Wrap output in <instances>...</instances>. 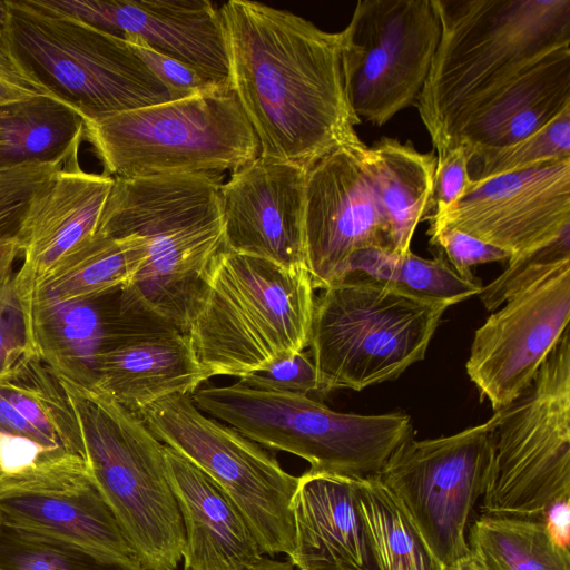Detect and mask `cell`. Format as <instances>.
I'll list each match as a JSON object with an SVG mask.
<instances>
[{"label": "cell", "instance_id": "obj_1", "mask_svg": "<svg viewBox=\"0 0 570 570\" xmlns=\"http://www.w3.org/2000/svg\"><path fill=\"white\" fill-rule=\"evenodd\" d=\"M228 82L259 145V157L308 169L360 139L342 31L249 0L219 9Z\"/></svg>", "mask_w": 570, "mask_h": 570}, {"label": "cell", "instance_id": "obj_2", "mask_svg": "<svg viewBox=\"0 0 570 570\" xmlns=\"http://www.w3.org/2000/svg\"><path fill=\"white\" fill-rule=\"evenodd\" d=\"M441 38L415 101L436 158L468 117L550 52L570 46V0H434Z\"/></svg>", "mask_w": 570, "mask_h": 570}, {"label": "cell", "instance_id": "obj_3", "mask_svg": "<svg viewBox=\"0 0 570 570\" xmlns=\"http://www.w3.org/2000/svg\"><path fill=\"white\" fill-rule=\"evenodd\" d=\"M222 176L114 179L98 233L140 237L147 258L122 289L183 333L224 248Z\"/></svg>", "mask_w": 570, "mask_h": 570}, {"label": "cell", "instance_id": "obj_4", "mask_svg": "<svg viewBox=\"0 0 570 570\" xmlns=\"http://www.w3.org/2000/svg\"><path fill=\"white\" fill-rule=\"evenodd\" d=\"M314 291L307 269H286L224 246L186 328L208 375L242 377L304 351L309 344Z\"/></svg>", "mask_w": 570, "mask_h": 570}, {"label": "cell", "instance_id": "obj_5", "mask_svg": "<svg viewBox=\"0 0 570 570\" xmlns=\"http://www.w3.org/2000/svg\"><path fill=\"white\" fill-rule=\"evenodd\" d=\"M105 175L134 179L223 176L259 155L256 135L229 82L179 99L85 121Z\"/></svg>", "mask_w": 570, "mask_h": 570}, {"label": "cell", "instance_id": "obj_6", "mask_svg": "<svg viewBox=\"0 0 570 570\" xmlns=\"http://www.w3.org/2000/svg\"><path fill=\"white\" fill-rule=\"evenodd\" d=\"M60 382L81 428L92 480L140 567L177 570L185 530L167 476L165 444L138 414L109 395Z\"/></svg>", "mask_w": 570, "mask_h": 570}, {"label": "cell", "instance_id": "obj_7", "mask_svg": "<svg viewBox=\"0 0 570 570\" xmlns=\"http://www.w3.org/2000/svg\"><path fill=\"white\" fill-rule=\"evenodd\" d=\"M4 2L7 33L18 62L85 121L177 99L126 40L46 0Z\"/></svg>", "mask_w": 570, "mask_h": 570}, {"label": "cell", "instance_id": "obj_8", "mask_svg": "<svg viewBox=\"0 0 570 570\" xmlns=\"http://www.w3.org/2000/svg\"><path fill=\"white\" fill-rule=\"evenodd\" d=\"M450 306L360 275L322 289L315 297L308 344L321 394L361 391L399 377L424 360Z\"/></svg>", "mask_w": 570, "mask_h": 570}, {"label": "cell", "instance_id": "obj_9", "mask_svg": "<svg viewBox=\"0 0 570 570\" xmlns=\"http://www.w3.org/2000/svg\"><path fill=\"white\" fill-rule=\"evenodd\" d=\"M190 396L203 413L263 448L307 461L315 472L377 474L413 438L411 417L403 413H342L307 395L261 391L239 382L199 387Z\"/></svg>", "mask_w": 570, "mask_h": 570}, {"label": "cell", "instance_id": "obj_10", "mask_svg": "<svg viewBox=\"0 0 570 570\" xmlns=\"http://www.w3.org/2000/svg\"><path fill=\"white\" fill-rule=\"evenodd\" d=\"M485 515L546 519L570 499V333L563 332L532 383L494 411Z\"/></svg>", "mask_w": 570, "mask_h": 570}, {"label": "cell", "instance_id": "obj_11", "mask_svg": "<svg viewBox=\"0 0 570 570\" xmlns=\"http://www.w3.org/2000/svg\"><path fill=\"white\" fill-rule=\"evenodd\" d=\"M153 434L207 475L234 501L264 556L295 550L292 499L298 476L234 428L203 413L188 394L167 396L138 414Z\"/></svg>", "mask_w": 570, "mask_h": 570}, {"label": "cell", "instance_id": "obj_12", "mask_svg": "<svg viewBox=\"0 0 570 570\" xmlns=\"http://www.w3.org/2000/svg\"><path fill=\"white\" fill-rule=\"evenodd\" d=\"M0 525L22 544L57 548L104 564L141 568L87 462L76 455L41 458L21 471L3 474Z\"/></svg>", "mask_w": 570, "mask_h": 570}, {"label": "cell", "instance_id": "obj_13", "mask_svg": "<svg viewBox=\"0 0 570 570\" xmlns=\"http://www.w3.org/2000/svg\"><path fill=\"white\" fill-rule=\"evenodd\" d=\"M493 430L491 416L448 436L412 438L377 473L444 567L471 553L469 524L489 479Z\"/></svg>", "mask_w": 570, "mask_h": 570}, {"label": "cell", "instance_id": "obj_14", "mask_svg": "<svg viewBox=\"0 0 570 570\" xmlns=\"http://www.w3.org/2000/svg\"><path fill=\"white\" fill-rule=\"evenodd\" d=\"M342 33L348 100L361 121L381 127L415 105L441 38L434 0H360Z\"/></svg>", "mask_w": 570, "mask_h": 570}, {"label": "cell", "instance_id": "obj_15", "mask_svg": "<svg viewBox=\"0 0 570 570\" xmlns=\"http://www.w3.org/2000/svg\"><path fill=\"white\" fill-rule=\"evenodd\" d=\"M464 232L512 262L570 234V159L471 180L446 210L428 219Z\"/></svg>", "mask_w": 570, "mask_h": 570}, {"label": "cell", "instance_id": "obj_16", "mask_svg": "<svg viewBox=\"0 0 570 570\" xmlns=\"http://www.w3.org/2000/svg\"><path fill=\"white\" fill-rule=\"evenodd\" d=\"M570 320V265L508 299L474 333L465 368L498 411L532 383Z\"/></svg>", "mask_w": 570, "mask_h": 570}, {"label": "cell", "instance_id": "obj_17", "mask_svg": "<svg viewBox=\"0 0 570 570\" xmlns=\"http://www.w3.org/2000/svg\"><path fill=\"white\" fill-rule=\"evenodd\" d=\"M366 147L361 139L344 144L306 169L304 252L314 289L344 281L357 252L390 249L364 167Z\"/></svg>", "mask_w": 570, "mask_h": 570}, {"label": "cell", "instance_id": "obj_18", "mask_svg": "<svg viewBox=\"0 0 570 570\" xmlns=\"http://www.w3.org/2000/svg\"><path fill=\"white\" fill-rule=\"evenodd\" d=\"M306 169L257 156L220 185L224 246L306 269L304 207Z\"/></svg>", "mask_w": 570, "mask_h": 570}, {"label": "cell", "instance_id": "obj_19", "mask_svg": "<svg viewBox=\"0 0 570 570\" xmlns=\"http://www.w3.org/2000/svg\"><path fill=\"white\" fill-rule=\"evenodd\" d=\"M89 26L150 48L196 69L215 85L228 81L219 10L207 0H46Z\"/></svg>", "mask_w": 570, "mask_h": 570}, {"label": "cell", "instance_id": "obj_20", "mask_svg": "<svg viewBox=\"0 0 570 570\" xmlns=\"http://www.w3.org/2000/svg\"><path fill=\"white\" fill-rule=\"evenodd\" d=\"M120 288L89 299L32 297L37 352L58 379L92 389L99 358L112 345L173 325L140 303L122 298Z\"/></svg>", "mask_w": 570, "mask_h": 570}, {"label": "cell", "instance_id": "obj_21", "mask_svg": "<svg viewBox=\"0 0 570 570\" xmlns=\"http://www.w3.org/2000/svg\"><path fill=\"white\" fill-rule=\"evenodd\" d=\"M114 178L81 169L78 153L35 194L16 236L22 264L14 277L32 294L70 254L98 233Z\"/></svg>", "mask_w": 570, "mask_h": 570}, {"label": "cell", "instance_id": "obj_22", "mask_svg": "<svg viewBox=\"0 0 570 570\" xmlns=\"http://www.w3.org/2000/svg\"><path fill=\"white\" fill-rule=\"evenodd\" d=\"M358 478L307 470L291 508L297 569L380 570L358 503Z\"/></svg>", "mask_w": 570, "mask_h": 570}, {"label": "cell", "instance_id": "obj_23", "mask_svg": "<svg viewBox=\"0 0 570 570\" xmlns=\"http://www.w3.org/2000/svg\"><path fill=\"white\" fill-rule=\"evenodd\" d=\"M164 454L185 530L183 570H245L258 562L264 554L228 494L170 446Z\"/></svg>", "mask_w": 570, "mask_h": 570}, {"label": "cell", "instance_id": "obj_24", "mask_svg": "<svg viewBox=\"0 0 570 570\" xmlns=\"http://www.w3.org/2000/svg\"><path fill=\"white\" fill-rule=\"evenodd\" d=\"M210 376L186 333L168 326L127 337L99 358L94 389L136 414L174 395H191Z\"/></svg>", "mask_w": 570, "mask_h": 570}, {"label": "cell", "instance_id": "obj_25", "mask_svg": "<svg viewBox=\"0 0 570 570\" xmlns=\"http://www.w3.org/2000/svg\"><path fill=\"white\" fill-rule=\"evenodd\" d=\"M568 107L570 46L550 52L481 105L461 126L451 148L464 145L474 150L517 142Z\"/></svg>", "mask_w": 570, "mask_h": 570}, {"label": "cell", "instance_id": "obj_26", "mask_svg": "<svg viewBox=\"0 0 570 570\" xmlns=\"http://www.w3.org/2000/svg\"><path fill=\"white\" fill-rule=\"evenodd\" d=\"M436 155L382 137L364 151V167L384 218L390 250L404 254L419 223L432 214Z\"/></svg>", "mask_w": 570, "mask_h": 570}, {"label": "cell", "instance_id": "obj_27", "mask_svg": "<svg viewBox=\"0 0 570 570\" xmlns=\"http://www.w3.org/2000/svg\"><path fill=\"white\" fill-rule=\"evenodd\" d=\"M85 136V120L49 95L0 105V170L28 164L63 165Z\"/></svg>", "mask_w": 570, "mask_h": 570}, {"label": "cell", "instance_id": "obj_28", "mask_svg": "<svg viewBox=\"0 0 570 570\" xmlns=\"http://www.w3.org/2000/svg\"><path fill=\"white\" fill-rule=\"evenodd\" d=\"M146 258L140 237L97 233L37 285L33 297L78 301L106 295L130 283Z\"/></svg>", "mask_w": 570, "mask_h": 570}, {"label": "cell", "instance_id": "obj_29", "mask_svg": "<svg viewBox=\"0 0 570 570\" xmlns=\"http://www.w3.org/2000/svg\"><path fill=\"white\" fill-rule=\"evenodd\" d=\"M468 543L488 570H570L568 546L546 519L483 514L470 525Z\"/></svg>", "mask_w": 570, "mask_h": 570}, {"label": "cell", "instance_id": "obj_30", "mask_svg": "<svg viewBox=\"0 0 570 570\" xmlns=\"http://www.w3.org/2000/svg\"><path fill=\"white\" fill-rule=\"evenodd\" d=\"M358 503L380 570H444L377 474L358 478Z\"/></svg>", "mask_w": 570, "mask_h": 570}, {"label": "cell", "instance_id": "obj_31", "mask_svg": "<svg viewBox=\"0 0 570 570\" xmlns=\"http://www.w3.org/2000/svg\"><path fill=\"white\" fill-rule=\"evenodd\" d=\"M350 275H360L390 286L403 294L432 302L454 305L480 293V282L462 278L440 255L428 259L386 248L357 252L348 263Z\"/></svg>", "mask_w": 570, "mask_h": 570}, {"label": "cell", "instance_id": "obj_32", "mask_svg": "<svg viewBox=\"0 0 570 570\" xmlns=\"http://www.w3.org/2000/svg\"><path fill=\"white\" fill-rule=\"evenodd\" d=\"M0 395L59 449L86 461L82 432L71 402L60 380L39 356L1 382Z\"/></svg>", "mask_w": 570, "mask_h": 570}, {"label": "cell", "instance_id": "obj_33", "mask_svg": "<svg viewBox=\"0 0 570 570\" xmlns=\"http://www.w3.org/2000/svg\"><path fill=\"white\" fill-rule=\"evenodd\" d=\"M469 149V148H468ZM472 180L532 169L570 159V107L534 134L507 146L470 150Z\"/></svg>", "mask_w": 570, "mask_h": 570}, {"label": "cell", "instance_id": "obj_34", "mask_svg": "<svg viewBox=\"0 0 570 570\" xmlns=\"http://www.w3.org/2000/svg\"><path fill=\"white\" fill-rule=\"evenodd\" d=\"M32 297L14 277L0 292V383L38 355Z\"/></svg>", "mask_w": 570, "mask_h": 570}, {"label": "cell", "instance_id": "obj_35", "mask_svg": "<svg viewBox=\"0 0 570 570\" xmlns=\"http://www.w3.org/2000/svg\"><path fill=\"white\" fill-rule=\"evenodd\" d=\"M570 265V234L525 257L508 262L507 269L480 291L487 311H495L508 299L541 278Z\"/></svg>", "mask_w": 570, "mask_h": 570}, {"label": "cell", "instance_id": "obj_36", "mask_svg": "<svg viewBox=\"0 0 570 570\" xmlns=\"http://www.w3.org/2000/svg\"><path fill=\"white\" fill-rule=\"evenodd\" d=\"M61 166L28 164L0 170V240L17 236L32 197Z\"/></svg>", "mask_w": 570, "mask_h": 570}, {"label": "cell", "instance_id": "obj_37", "mask_svg": "<svg viewBox=\"0 0 570 570\" xmlns=\"http://www.w3.org/2000/svg\"><path fill=\"white\" fill-rule=\"evenodd\" d=\"M240 384L268 392L308 395L321 393L318 375L309 353L286 355L266 368L238 377Z\"/></svg>", "mask_w": 570, "mask_h": 570}, {"label": "cell", "instance_id": "obj_38", "mask_svg": "<svg viewBox=\"0 0 570 570\" xmlns=\"http://www.w3.org/2000/svg\"><path fill=\"white\" fill-rule=\"evenodd\" d=\"M430 245L439 248L451 267L469 282H480L472 268L480 264L508 262L509 255L475 237L445 225H430Z\"/></svg>", "mask_w": 570, "mask_h": 570}, {"label": "cell", "instance_id": "obj_39", "mask_svg": "<svg viewBox=\"0 0 570 570\" xmlns=\"http://www.w3.org/2000/svg\"><path fill=\"white\" fill-rule=\"evenodd\" d=\"M125 40L177 99L218 86L209 81L196 69L150 48L137 38H127Z\"/></svg>", "mask_w": 570, "mask_h": 570}, {"label": "cell", "instance_id": "obj_40", "mask_svg": "<svg viewBox=\"0 0 570 570\" xmlns=\"http://www.w3.org/2000/svg\"><path fill=\"white\" fill-rule=\"evenodd\" d=\"M471 160V153L464 145H458L436 158L432 214L429 218L446 210L465 191L472 180L469 174Z\"/></svg>", "mask_w": 570, "mask_h": 570}, {"label": "cell", "instance_id": "obj_41", "mask_svg": "<svg viewBox=\"0 0 570 570\" xmlns=\"http://www.w3.org/2000/svg\"><path fill=\"white\" fill-rule=\"evenodd\" d=\"M6 2L0 1V105L13 100L48 95L16 59L8 38Z\"/></svg>", "mask_w": 570, "mask_h": 570}, {"label": "cell", "instance_id": "obj_42", "mask_svg": "<svg viewBox=\"0 0 570 570\" xmlns=\"http://www.w3.org/2000/svg\"><path fill=\"white\" fill-rule=\"evenodd\" d=\"M23 546L27 547V551L16 559L17 570H70L65 561L66 550L45 546Z\"/></svg>", "mask_w": 570, "mask_h": 570}, {"label": "cell", "instance_id": "obj_43", "mask_svg": "<svg viewBox=\"0 0 570 570\" xmlns=\"http://www.w3.org/2000/svg\"><path fill=\"white\" fill-rule=\"evenodd\" d=\"M20 255V248L16 237L0 240V292L14 275V262Z\"/></svg>", "mask_w": 570, "mask_h": 570}, {"label": "cell", "instance_id": "obj_44", "mask_svg": "<svg viewBox=\"0 0 570 570\" xmlns=\"http://www.w3.org/2000/svg\"><path fill=\"white\" fill-rule=\"evenodd\" d=\"M245 570H297L292 562L286 559L281 561L273 557L263 556V558Z\"/></svg>", "mask_w": 570, "mask_h": 570}, {"label": "cell", "instance_id": "obj_45", "mask_svg": "<svg viewBox=\"0 0 570 570\" xmlns=\"http://www.w3.org/2000/svg\"><path fill=\"white\" fill-rule=\"evenodd\" d=\"M444 570H488L471 552L444 567Z\"/></svg>", "mask_w": 570, "mask_h": 570}, {"label": "cell", "instance_id": "obj_46", "mask_svg": "<svg viewBox=\"0 0 570 570\" xmlns=\"http://www.w3.org/2000/svg\"><path fill=\"white\" fill-rule=\"evenodd\" d=\"M0 570H9L7 568H4L3 566L0 564Z\"/></svg>", "mask_w": 570, "mask_h": 570}, {"label": "cell", "instance_id": "obj_47", "mask_svg": "<svg viewBox=\"0 0 570 570\" xmlns=\"http://www.w3.org/2000/svg\"><path fill=\"white\" fill-rule=\"evenodd\" d=\"M1 476H2V470H1V465H0V480H1Z\"/></svg>", "mask_w": 570, "mask_h": 570}, {"label": "cell", "instance_id": "obj_48", "mask_svg": "<svg viewBox=\"0 0 570 570\" xmlns=\"http://www.w3.org/2000/svg\"><path fill=\"white\" fill-rule=\"evenodd\" d=\"M299 570H320V569H299Z\"/></svg>", "mask_w": 570, "mask_h": 570}, {"label": "cell", "instance_id": "obj_49", "mask_svg": "<svg viewBox=\"0 0 570 570\" xmlns=\"http://www.w3.org/2000/svg\"><path fill=\"white\" fill-rule=\"evenodd\" d=\"M1 531H2V528H1V525H0V532H1Z\"/></svg>", "mask_w": 570, "mask_h": 570}]
</instances>
